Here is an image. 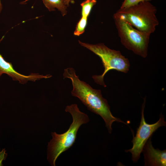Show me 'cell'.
Segmentation results:
<instances>
[{
  "instance_id": "1",
  "label": "cell",
  "mask_w": 166,
  "mask_h": 166,
  "mask_svg": "<svg viewBox=\"0 0 166 166\" xmlns=\"http://www.w3.org/2000/svg\"><path fill=\"white\" fill-rule=\"evenodd\" d=\"M64 78L71 79L73 86L71 93L73 96L78 98L91 112L100 115L104 120L109 133H111L112 124L115 122L126 124L120 119L113 115L107 100L104 98L100 90L92 88L88 84L80 80L72 68L64 69Z\"/></svg>"
},
{
  "instance_id": "2",
  "label": "cell",
  "mask_w": 166,
  "mask_h": 166,
  "mask_svg": "<svg viewBox=\"0 0 166 166\" xmlns=\"http://www.w3.org/2000/svg\"><path fill=\"white\" fill-rule=\"evenodd\" d=\"M65 111L71 115L73 118L72 124L67 131L63 134L52 132V139L48 143L47 159L53 166H55V162L59 156L73 144L80 127L89 121L88 115L80 111L77 104L67 106Z\"/></svg>"
},
{
  "instance_id": "3",
  "label": "cell",
  "mask_w": 166,
  "mask_h": 166,
  "mask_svg": "<svg viewBox=\"0 0 166 166\" xmlns=\"http://www.w3.org/2000/svg\"><path fill=\"white\" fill-rule=\"evenodd\" d=\"M156 9L148 1H144L125 8H120L114 14L137 30L151 34L159 24L156 14Z\"/></svg>"
},
{
  "instance_id": "4",
  "label": "cell",
  "mask_w": 166,
  "mask_h": 166,
  "mask_svg": "<svg viewBox=\"0 0 166 166\" xmlns=\"http://www.w3.org/2000/svg\"><path fill=\"white\" fill-rule=\"evenodd\" d=\"M79 42L81 46L98 56L101 60L104 68V72L101 75L92 76L97 84L104 87L106 86L104 81V78L106 73L110 70L115 69L125 73L128 71L130 66L128 60L123 56L120 51L111 49L102 43L91 44L79 41Z\"/></svg>"
},
{
  "instance_id": "5",
  "label": "cell",
  "mask_w": 166,
  "mask_h": 166,
  "mask_svg": "<svg viewBox=\"0 0 166 166\" xmlns=\"http://www.w3.org/2000/svg\"><path fill=\"white\" fill-rule=\"evenodd\" d=\"M113 17L122 44L135 54L146 57L150 34L134 28L128 22L114 14Z\"/></svg>"
},
{
  "instance_id": "6",
  "label": "cell",
  "mask_w": 166,
  "mask_h": 166,
  "mask_svg": "<svg viewBox=\"0 0 166 166\" xmlns=\"http://www.w3.org/2000/svg\"><path fill=\"white\" fill-rule=\"evenodd\" d=\"M145 98L142 104L141 110V117L140 124L137 128L135 136H133L132 142V148L125 150L126 152H129L132 154V160L134 162H136L140 157V154L145 143L152 133L159 128L166 126V123L164 117L161 113L160 115L159 120L156 123L152 124H147L145 121L144 115Z\"/></svg>"
},
{
  "instance_id": "7",
  "label": "cell",
  "mask_w": 166,
  "mask_h": 166,
  "mask_svg": "<svg viewBox=\"0 0 166 166\" xmlns=\"http://www.w3.org/2000/svg\"><path fill=\"white\" fill-rule=\"evenodd\" d=\"M4 37L3 36L0 39V43ZM4 73L6 74L12 78L14 81H18L19 83L24 84L29 81H35L42 78H48L51 76L41 75L38 73H31L26 76L18 73L13 68L12 63L6 61L0 53V77Z\"/></svg>"
},
{
  "instance_id": "8",
  "label": "cell",
  "mask_w": 166,
  "mask_h": 166,
  "mask_svg": "<svg viewBox=\"0 0 166 166\" xmlns=\"http://www.w3.org/2000/svg\"><path fill=\"white\" fill-rule=\"evenodd\" d=\"M151 137L147 141L143 148L144 165L150 166H165L166 165V150L155 149L153 147Z\"/></svg>"
},
{
  "instance_id": "9",
  "label": "cell",
  "mask_w": 166,
  "mask_h": 166,
  "mask_svg": "<svg viewBox=\"0 0 166 166\" xmlns=\"http://www.w3.org/2000/svg\"><path fill=\"white\" fill-rule=\"evenodd\" d=\"M29 0H26L25 2ZM45 6L49 11H55L56 8L61 12L63 16L66 14L67 6L64 3L63 0H42Z\"/></svg>"
},
{
  "instance_id": "10",
  "label": "cell",
  "mask_w": 166,
  "mask_h": 166,
  "mask_svg": "<svg viewBox=\"0 0 166 166\" xmlns=\"http://www.w3.org/2000/svg\"><path fill=\"white\" fill-rule=\"evenodd\" d=\"M96 0H86L80 5L81 7V17L88 18L93 6L96 3Z\"/></svg>"
},
{
  "instance_id": "11",
  "label": "cell",
  "mask_w": 166,
  "mask_h": 166,
  "mask_svg": "<svg viewBox=\"0 0 166 166\" xmlns=\"http://www.w3.org/2000/svg\"><path fill=\"white\" fill-rule=\"evenodd\" d=\"M87 18L85 17H81L76 26L74 33V35L79 36L84 33L87 25Z\"/></svg>"
},
{
  "instance_id": "12",
  "label": "cell",
  "mask_w": 166,
  "mask_h": 166,
  "mask_svg": "<svg viewBox=\"0 0 166 166\" xmlns=\"http://www.w3.org/2000/svg\"><path fill=\"white\" fill-rule=\"evenodd\" d=\"M151 0H124L120 8L123 9L128 8L138 4L144 1H150Z\"/></svg>"
},
{
  "instance_id": "13",
  "label": "cell",
  "mask_w": 166,
  "mask_h": 166,
  "mask_svg": "<svg viewBox=\"0 0 166 166\" xmlns=\"http://www.w3.org/2000/svg\"><path fill=\"white\" fill-rule=\"evenodd\" d=\"M6 151L5 148H3L2 151L0 152V166H3L2 162L6 160L7 156V154L6 152Z\"/></svg>"
},
{
  "instance_id": "14",
  "label": "cell",
  "mask_w": 166,
  "mask_h": 166,
  "mask_svg": "<svg viewBox=\"0 0 166 166\" xmlns=\"http://www.w3.org/2000/svg\"><path fill=\"white\" fill-rule=\"evenodd\" d=\"M72 0H63L64 4L67 6H69V3Z\"/></svg>"
},
{
  "instance_id": "15",
  "label": "cell",
  "mask_w": 166,
  "mask_h": 166,
  "mask_svg": "<svg viewBox=\"0 0 166 166\" xmlns=\"http://www.w3.org/2000/svg\"><path fill=\"white\" fill-rule=\"evenodd\" d=\"M2 4L1 2V0H0V13L2 11Z\"/></svg>"
}]
</instances>
